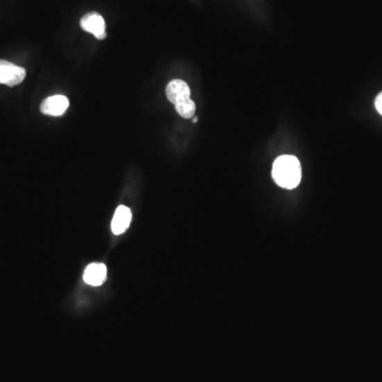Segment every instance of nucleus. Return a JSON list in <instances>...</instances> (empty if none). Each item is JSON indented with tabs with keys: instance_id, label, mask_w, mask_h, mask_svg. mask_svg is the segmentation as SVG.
<instances>
[{
	"instance_id": "obj_2",
	"label": "nucleus",
	"mask_w": 382,
	"mask_h": 382,
	"mask_svg": "<svg viewBox=\"0 0 382 382\" xmlns=\"http://www.w3.org/2000/svg\"><path fill=\"white\" fill-rule=\"evenodd\" d=\"M166 95L171 103L175 104L177 114L183 118H193L196 113V103L190 98L191 92L183 80H173L166 89Z\"/></svg>"
},
{
	"instance_id": "obj_9",
	"label": "nucleus",
	"mask_w": 382,
	"mask_h": 382,
	"mask_svg": "<svg viewBox=\"0 0 382 382\" xmlns=\"http://www.w3.org/2000/svg\"><path fill=\"white\" fill-rule=\"evenodd\" d=\"M193 123H198V118L197 117L193 118Z\"/></svg>"
},
{
	"instance_id": "obj_4",
	"label": "nucleus",
	"mask_w": 382,
	"mask_h": 382,
	"mask_svg": "<svg viewBox=\"0 0 382 382\" xmlns=\"http://www.w3.org/2000/svg\"><path fill=\"white\" fill-rule=\"evenodd\" d=\"M82 29L94 34L96 39L104 40L107 37V26L103 17L98 13H89L84 15L80 21Z\"/></svg>"
},
{
	"instance_id": "obj_1",
	"label": "nucleus",
	"mask_w": 382,
	"mask_h": 382,
	"mask_svg": "<svg viewBox=\"0 0 382 382\" xmlns=\"http://www.w3.org/2000/svg\"><path fill=\"white\" fill-rule=\"evenodd\" d=\"M272 177L277 185L285 189H294L301 183L302 167L299 159L293 155L279 156L274 162Z\"/></svg>"
},
{
	"instance_id": "obj_7",
	"label": "nucleus",
	"mask_w": 382,
	"mask_h": 382,
	"mask_svg": "<svg viewBox=\"0 0 382 382\" xmlns=\"http://www.w3.org/2000/svg\"><path fill=\"white\" fill-rule=\"evenodd\" d=\"M107 270L103 263H91L84 272L83 279L91 286H101L107 279Z\"/></svg>"
},
{
	"instance_id": "obj_5",
	"label": "nucleus",
	"mask_w": 382,
	"mask_h": 382,
	"mask_svg": "<svg viewBox=\"0 0 382 382\" xmlns=\"http://www.w3.org/2000/svg\"><path fill=\"white\" fill-rule=\"evenodd\" d=\"M69 107V100L63 95H55L48 97L41 104V112L44 115L60 117L63 116Z\"/></svg>"
},
{
	"instance_id": "obj_8",
	"label": "nucleus",
	"mask_w": 382,
	"mask_h": 382,
	"mask_svg": "<svg viewBox=\"0 0 382 382\" xmlns=\"http://www.w3.org/2000/svg\"><path fill=\"white\" fill-rule=\"evenodd\" d=\"M375 105L377 111L382 115V93L376 98Z\"/></svg>"
},
{
	"instance_id": "obj_3",
	"label": "nucleus",
	"mask_w": 382,
	"mask_h": 382,
	"mask_svg": "<svg viewBox=\"0 0 382 382\" xmlns=\"http://www.w3.org/2000/svg\"><path fill=\"white\" fill-rule=\"evenodd\" d=\"M26 69L11 62L0 60V84L16 86L25 80Z\"/></svg>"
},
{
	"instance_id": "obj_6",
	"label": "nucleus",
	"mask_w": 382,
	"mask_h": 382,
	"mask_svg": "<svg viewBox=\"0 0 382 382\" xmlns=\"http://www.w3.org/2000/svg\"><path fill=\"white\" fill-rule=\"evenodd\" d=\"M132 213L131 209L127 206H119L116 209L114 215L113 221H112V231L115 235L125 233L129 229L131 223Z\"/></svg>"
}]
</instances>
